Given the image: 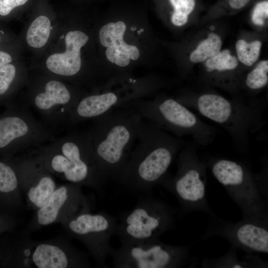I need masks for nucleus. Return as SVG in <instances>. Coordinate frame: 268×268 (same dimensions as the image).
Returning <instances> with one entry per match:
<instances>
[{
	"mask_svg": "<svg viewBox=\"0 0 268 268\" xmlns=\"http://www.w3.org/2000/svg\"><path fill=\"white\" fill-rule=\"evenodd\" d=\"M65 39V51L50 55L46 60V67L55 75L73 78L80 71V49L87 42L89 37L82 31L74 30L67 32Z\"/></svg>",
	"mask_w": 268,
	"mask_h": 268,
	"instance_id": "17",
	"label": "nucleus"
},
{
	"mask_svg": "<svg viewBox=\"0 0 268 268\" xmlns=\"http://www.w3.org/2000/svg\"><path fill=\"white\" fill-rule=\"evenodd\" d=\"M209 234L227 239L234 247L248 252L268 253V220L243 218L233 223L217 221Z\"/></svg>",
	"mask_w": 268,
	"mask_h": 268,
	"instance_id": "16",
	"label": "nucleus"
},
{
	"mask_svg": "<svg viewBox=\"0 0 268 268\" xmlns=\"http://www.w3.org/2000/svg\"><path fill=\"white\" fill-rule=\"evenodd\" d=\"M126 30V24L119 21L104 25L99 33L101 45L107 48V59L120 67L128 66L130 60H136L140 56L139 51L136 46L128 44L124 41Z\"/></svg>",
	"mask_w": 268,
	"mask_h": 268,
	"instance_id": "18",
	"label": "nucleus"
},
{
	"mask_svg": "<svg viewBox=\"0 0 268 268\" xmlns=\"http://www.w3.org/2000/svg\"><path fill=\"white\" fill-rule=\"evenodd\" d=\"M15 224L14 219L10 213L0 211V235L12 230Z\"/></svg>",
	"mask_w": 268,
	"mask_h": 268,
	"instance_id": "30",
	"label": "nucleus"
},
{
	"mask_svg": "<svg viewBox=\"0 0 268 268\" xmlns=\"http://www.w3.org/2000/svg\"><path fill=\"white\" fill-rule=\"evenodd\" d=\"M251 0H228L230 7L239 9L245 6Z\"/></svg>",
	"mask_w": 268,
	"mask_h": 268,
	"instance_id": "31",
	"label": "nucleus"
},
{
	"mask_svg": "<svg viewBox=\"0 0 268 268\" xmlns=\"http://www.w3.org/2000/svg\"><path fill=\"white\" fill-rule=\"evenodd\" d=\"M30 261L31 268H36L91 267L86 255L63 237L34 241Z\"/></svg>",
	"mask_w": 268,
	"mask_h": 268,
	"instance_id": "15",
	"label": "nucleus"
},
{
	"mask_svg": "<svg viewBox=\"0 0 268 268\" xmlns=\"http://www.w3.org/2000/svg\"><path fill=\"white\" fill-rule=\"evenodd\" d=\"M238 65L237 59L232 56L230 51L226 49L208 59L205 63L206 70L208 73L229 71L234 70Z\"/></svg>",
	"mask_w": 268,
	"mask_h": 268,
	"instance_id": "22",
	"label": "nucleus"
},
{
	"mask_svg": "<svg viewBox=\"0 0 268 268\" xmlns=\"http://www.w3.org/2000/svg\"><path fill=\"white\" fill-rule=\"evenodd\" d=\"M81 187L70 183L58 186L47 202L36 210L29 229L34 231L42 226L61 223L77 213L90 211L91 202L83 193Z\"/></svg>",
	"mask_w": 268,
	"mask_h": 268,
	"instance_id": "14",
	"label": "nucleus"
},
{
	"mask_svg": "<svg viewBox=\"0 0 268 268\" xmlns=\"http://www.w3.org/2000/svg\"><path fill=\"white\" fill-rule=\"evenodd\" d=\"M49 18L41 15L36 18L29 26L26 36L27 44L31 47L40 48L48 42L51 33Z\"/></svg>",
	"mask_w": 268,
	"mask_h": 268,
	"instance_id": "20",
	"label": "nucleus"
},
{
	"mask_svg": "<svg viewBox=\"0 0 268 268\" xmlns=\"http://www.w3.org/2000/svg\"><path fill=\"white\" fill-rule=\"evenodd\" d=\"M187 246H172L158 239L122 244L111 256L117 268H176L190 262Z\"/></svg>",
	"mask_w": 268,
	"mask_h": 268,
	"instance_id": "10",
	"label": "nucleus"
},
{
	"mask_svg": "<svg viewBox=\"0 0 268 268\" xmlns=\"http://www.w3.org/2000/svg\"><path fill=\"white\" fill-rule=\"evenodd\" d=\"M176 99L223 127L230 135L235 148L242 152L248 150L250 134L261 130L265 124L263 105H252L239 99L229 100L213 92Z\"/></svg>",
	"mask_w": 268,
	"mask_h": 268,
	"instance_id": "4",
	"label": "nucleus"
},
{
	"mask_svg": "<svg viewBox=\"0 0 268 268\" xmlns=\"http://www.w3.org/2000/svg\"><path fill=\"white\" fill-rule=\"evenodd\" d=\"M136 140L119 184L130 192L148 194L166 177L184 142L147 120H142Z\"/></svg>",
	"mask_w": 268,
	"mask_h": 268,
	"instance_id": "1",
	"label": "nucleus"
},
{
	"mask_svg": "<svg viewBox=\"0 0 268 268\" xmlns=\"http://www.w3.org/2000/svg\"><path fill=\"white\" fill-rule=\"evenodd\" d=\"M17 172L21 194L34 210L44 206L57 187L53 175L33 152L10 158Z\"/></svg>",
	"mask_w": 268,
	"mask_h": 268,
	"instance_id": "13",
	"label": "nucleus"
},
{
	"mask_svg": "<svg viewBox=\"0 0 268 268\" xmlns=\"http://www.w3.org/2000/svg\"><path fill=\"white\" fill-rule=\"evenodd\" d=\"M268 16V1L265 0L257 3L253 9L252 21L258 26H263Z\"/></svg>",
	"mask_w": 268,
	"mask_h": 268,
	"instance_id": "28",
	"label": "nucleus"
},
{
	"mask_svg": "<svg viewBox=\"0 0 268 268\" xmlns=\"http://www.w3.org/2000/svg\"><path fill=\"white\" fill-rule=\"evenodd\" d=\"M268 83V61H260L250 71L245 79V86L251 90H258L265 87Z\"/></svg>",
	"mask_w": 268,
	"mask_h": 268,
	"instance_id": "26",
	"label": "nucleus"
},
{
	"mask_svg": "<svg viewBox=\"0 0 268 268\" xmlns=\"http://www.w3.org/2000/svg\"><path fill=\"white\" fill-rule=\"evenodd\" d=\"M6 258V250L0 249V266H4Z\"/></svg>",
	"mask_w": 268,
	"mask_h": 268,
	"instance_id": "33",
	"label": "nucleus"
},
{
	"mask_svg": "<svg viewBox=\"0 0 268 268\" xmlns=\"http://www.w3.org/2000/svg\"><path fill=\"white\" fill-rule=\"evenodd\" d=\"M56 139L54 131L36 119L27 107L10 103L0 115V156L9 159Z\"/></svg>",
	"mask_w": 268,
	"mask_h": 268,
	"instance_id": "7",
	"label": "nucleus"
},
{
	"mask_svg": "<svg viewBox=\"0 0 268 268\" xmlns=\"http://www.w3.org/2000/svg\"><path fill=\"white\" fill-rule=\"evenodd\" d=\"M18 78L14 65L9 64L0 68V103L8 105L7 100Z\"/></svg>",
	"mask_w": 268,
	"mask_h": 268,
	"instance_id": "23",
	"label": "nucleus"
},
{
	"mask_svg": "<svg viewBox=\"0 0 268 268\" xmlns=\"http://www.w3.org/2000/svg\"><path fill=\"white\" fill-rule=\"evenodd\" d=\"M18 176L10 159H0V211L10 213L23 206Z\"/></svg>",
	"mask_w": 268,
	"mask_h": 268,
	"instance_id": "19",
	"label": "nucleus"
},
{
	"mask_svg": "<svg viewBox=\"0 0 268 268\" xmlns=\"http://www.w3.org/2000/svg\"><path fill=\"white\" fill-rule=\"evenodd\" d=\"M46 169L68 183L102 191L106 179L95 160L90 131L70 133L34 149Z\"/></svg>",
	"mask_w": 268,
	"mask_h": 268,
	"instance_id": "3",
	"label": "nucleus"
},
{
	"mask_svg": "<svg viewBox=\"0 0 268 268\" xmlns=\"http://www.w3.org/2000/svg\"><path fill=\"white\" fill-rule=\"evenodd\" d=\"M175 211L163 201L143 197L131 210L123 212L116 234L122 244L158 239L174 226Z\"/></svg>",
	"mask_w": 268,
	"mask_h": 268,
	"instance_id": "9",
	"label": "nucleus"
},
{
	"mask_svg": "<svg viewBox=\"0 0 268 268\" xmlns=\"http://www.w3.org/2000/svg\"><path fill=\"white\" fill-rule=\"evenodd\" d=\"M143 117L130 108L113 109L93 119L89 130L98 168L106 180L119 183L136 140Z\"/></svg>",
	"mask_w": 268,
	"mask_h": 268,
	"instance_id": "2",
	"label": "nucleus"
},
{
	"mask_svg": "<svg viewBox=\"0 0 268 268\" xmlns=\"http://www.w3.org/2000/svg\"><path fill=\"white\" fill-rule=\"evenodd\" d=\"M222 42L220 37L216 33H210L207 37L201 41L190 56L193 63H202L218 53Z\"/></svg>",
	"mask_w": 268,
	"mask_h": 268,
	"instance_id": "21",
	"label": "nucleus"
},
{
	"mask_svg": "<svg viewBox=\"0 0 268 268\" xmlns=\"http://www.w3.org/2000/svg\"><path fill=\"white\" fill-rule=\"evenodd\" d=\"M83 96L72 92L62 81L49 79L33 89L27 103L41 116L43 123L54 131L69 126L70 113Z\"/></svg>",
	"mask_w": 268,
	"mask_h": 268,
	"instance_id": "12",
	"label": "nucleus"
},
{
	"mask_svg": "<svg viewBox=\"0 0 268 268\" xmlns=\"http://www.w3.org/2000/svg\"><path fill=\"white\" fill-rule=\"evenodd\" d=\"M120 108L134 109L161 129L179 138L190 136L197 144L206 146L216 136L214 127L176 99L160 97L150 101L134 100Z\"/></svg>",
	"mask_w": 268,
	"mask_h": 268,
	"instance_id": "5",
	"label": "nucleus"
},
{
	"mask_svg": "<svg viewBox=\"0 0 268 268\" xmlns=\"http://www.w3.org/2000/svg\"><path fill=\"white\" fill-rule=\"evenodd\" d=\"M61 223L69 236L84 244L98 265L107 268L106 260L114 251L110 241L116 234L118 223L113 216L103 212L92 213L85 211Z\"/></svg>",
	"mask_w": 268,
	"mask_h": 268,
	"instance_id": "11",
	"label": "nucleus"
},
{
	"mask_svg": "<svg viewBox=\"0 0 268 268\" xmlns=\"http://www.w3.org/2000/svg\"><path fill=\"white\" fill-rule=\"evenodd\" d=\"M12 61L11 56L8 53L0 51V68L10 63Z\"/></svg>",
	"mask_w": 268,
	"mask_h": 268,
	"instance_id": "32",
	"label": "nucleus"
},
{
	"mask_svg": "<svg viewBox=\"0 0 268 268\" xmlns=\"http://www.w3.org/2000/svg\"><path fill=\"white\" fill-rule=\"evenodd\" d=\"M215 178L241 208L244 218L268 220L267 205L257 179L242 162L215 158L207 163Z\"/></svg>",
	"mask_w": 268,
	"mask_h": 268,
	"instance_id": "6",
	"label": "nucleus"
},
{
	"mask_svg": "<svg viewBox=\"0 0 268 268\" xmlns=\"http://www.w3.org/2000/svg\"><path fill=\"white\" fill-rule=\"evenodd\" d=\"M257 262L258 260L254 261V258H248L247 260L240 261L234 251H230L225 255L218 259H205L203 262V266L205 267L244 268L257 266L254 264V262Z\"/></svg>",
	"mask_w": 268,
	"mask_h": 268,
	"instance_id": "25",
	"label": "nucleus"
},
{
	"mask_svg": "<svg viewBox=\"0 0 268 268\" xmlns=\"http://www.w3.org/2000/svg\"><path fill=\"white\" fill-rule=\"evenodd\" d=\"M28 0H0V15L6 16L14 8L26 3Z\"/></svg>",
	"mask_w": 268,
	"mask_h": 268,
	"instance_id": "29",
	"label": "nucleus"
},
{
	"mask_svg": "<svg viewBox=\"0 0 268 268\" xmlns=\"http://www.w3.org/2000/svg\"><path fill=\"white\" fill-rule=\"evenodd\" d=\"M262 46L259 40L248 43L243 39L239 40L236 44L239 60L245 66H252L259 59Z\"/></svg>",
	"mask_w": 268,
	"mask_h": 268,
	"instance_id": "24",
	"label": "nucleus"
},
{
	"mask_svg": "<svg viewBox=\"0 0 268 268\" xmlns=\"http://www.w3.org/2000/svg\"><path fill=\"white\" fill-rule=\"evenodd\" d=\"M174 7L172 15V22L176 26L185 25L188 21V16L194 10L196 0H169Z\"/></svg>",
	"mask_w": 268,
	"mask_h": 268,
	"instance_id": "27",
	"label": "nucleus"
},
{
	"mask_svg": "<svg viewBox=\"0 0 268 268\" xmlns=\"http://www.w3.org/2000/svg\"><path fill=\"white\" fill-rule=\"evenodd\" d=\"M174 177L168 174L160 184L172 193L185 211L211 212L206 198L207 163L199 158L194 144L184 147Z\"/></svg>",
	"mask_w": 268,
	"mask_h": 268,
	"instance_id": "8",
	"label": "nucleus"
}]
</instances>
